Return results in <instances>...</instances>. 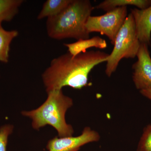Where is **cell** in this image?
<instances>
[{"mask_svg": "<svg viewBox=\"0 0 151 151\" xmlns=\"http://www.w3.org/2000/svg\"><path fill=\"white\" fill-rule=\"evenodd\" d=\"M137 56V60L132 66L135 86L140 91L151 89V58L148 45L141 43Z\"/></svg>", "mask_w": 151, "mask_h": 151, "instance_id": "52a82bcc", "label": "cell"}, {"mask_svg": "<svg viewBox=\"0 0 151 151\" xmlns=\"http://www.w3.org/2000/svg\"><path fill=\"white\" fill-rule=\"evenodd\" d=\"M72 0H47L38 15L37 19L55 16L60 13L71 3Z\"/></svg>", "mask_w": 151, "mask_h": 151, "instance_id": "8fae6325", "label": "cell"}, {"mask_svg": "<svg viewBox=\"0 0 151 151\" xmlns=\"http://www.w3.org/2000/svg\"><path fill=\"white\" fill-rule=\"evenodd\" d=\"M131 12L140 42L151 45V5L144 9H132Z\"/></svg>", "mask_w": 151, "mask_h": 151, "instance_id": "ba28073f", "label": "cell"}, {"mask_svg": "<svg viewBox=\"0 0 151 151\" xmlns=\"http://www.w3.org/2000/svg\"><path fill=\"white\" fill-rule=\"evenodd\" d=\"M13 126L6 124L0 128V151H7L9 136L12 133Z\"/></svg>", "mask_w": 151, "mask_h": 151, "instance_id": "9a60e30c", "label": "cell"}, {"mask_svg": "<svg viewBox=\"0 0 151 151\" xmlns=\"http://www.w3.org/2000/svg\"><path fill=\"white\" fill-rule=\"evenodd\" d=\"M140 44L134 17L130 13L116 36L114 48L106 61L105 73L107 76L110 77L116 71L123 58L136 57Z\"/></svg>", "mask_w": 151, "mask_h": 151, "instance_id": "277c9868", "label": "cell"}, {"mask_svg": "<svg viewBox=\"0 0 151 151\" xmlns=\"http://www.w3.org/2000/svg\"><path fill=\"white\" fill-rule=\"evenodd\" d=\"M140 92L143 96L151 100V89L140 90Z\"/></svg>", "mask_w": 151, "mask_h": 151, "instance_id": "2e32d148", "label": "cell"}, {"mask_svg": "<svg viewBox=\"0 0 151 151\" xmlns=\"http://www.w3.org/2000/svg\"><path fill=\"white\" fill-rule=\"evenodd\" d=\"M47 94V98L42 105L35 110L22 111V115L32 119L34 129L50 125L56 130L59 137H71L74 130L66 123L65 116L73 105V100L63 94L62 89L52 90Z\"/></svg>", "mask_w": 151, "mask_h": 151, "instance_id": "3957f363", "label": "cell"}, {"mask_svg": "<svg viewBox=\"0 0 151 151\" xmlns=\"http://www.w3.org/2000/svg\"><path fill=\"white\" fill-rule=\"evenodd\" d=\"M64 45L68 48V52L73 57L85 52L86 50L91 47L104 49L108 46L106 40L99 36L87 39H80L73 43L64 44Z\"/></svg>", "mask_w": 151, "mask_h": 151, "instance_id": "9c48e42d", "label": "cell"}, {"mask_svg": "<svg viewBox=\"0 0 151 151\" xmlns=\"http://www.w3.org/2000/svg\"><path fill=\"white\" fill-rule=\"evenodd\" d=\"M23 0H0V24L10 22L18 13Z\"/></svg>", "mask_w": 151, "mask_h": 151, "instance_id": "4fadbf2b", "label": "cell"}, {"mask_svg": "<svg viewBox=\"0 0 151 151\" xmlns=\"http://www.w3.org/2000/svg\"><path fill=\"white\" fill-rule=\"evenodd\" d=\"M137 151H151V123L144 129Z\"/></svg>", "mask_w": 151, "mask_h": 151, "instance_id": "5bb4252c", "label": "cell"}, {"mask_svg": "<svg viewBox=\"0 0 151 151\" xmlns=\"http://www.w3.org/2000/svg\"><path fill=\"white\" fill-rule=\"evenodd\" d=\"M99 133L89 127L84 128L81 135L77 137H55L47 142V151H78L82 146L100 139Z\"/></svg>", "mask_w": 151, "mask_h": 151, "instance_id": "8992f818", "label": "cell"}, {"mask_svg": "<svg viewBox=\"0 0 151 151\" xmlns=\"http://www.w3.org/2000/svg\"><path fill=\"white\" fill-rule=\"evenodd\" d=\"M19 32L17 30L7 31L0 24V61L7 63L9 61L10 44Z\"/></svg>", "mask_w": 151, "mask_h": 151, "instance_id": "7c38bea8", "label": "cell"}, {"mask_svg": "<svg viewBox=\"0 0 151 151\" xmlns=\"http://www.w3.org/2000/svg\"><path fill=\"white\" fill-rule=\"evenodd\" d=\"M127 7L117 8L103 15L90 16L86 21L85 27L90 33L99 32L106 36L114 45L116 36L128 16Z\"/></svg>", "mask_w": 151, "mask_h": 151, "instance_id": "5b68a950", "label": "cell"}, {"mask_svg": "<svg viewBox=\"0 0 151 151\" xmlns=\"http://www.w3.org/2000/svg\"><path fill=\"white\" fill-rule=\"evenodd\" d=\"M109 55L91 50L74 57L68 52L52 59L42 75L47 93L65 86L81 89L88 86L89 73L96 65L106 62Z\"/></svg>", "mask_w": 151, "mask_h": 151, "instance_id": "6da1fadb", "label": "cell"}, {"mask_svg": "<svg viewBox=\"0 0 151 151\" xmlns=\"http://www.w3.org/2000/svg\"><path fill=\"white\" fill-rule=\"evenodd\" d=\"M94 9L89 0H72L60 13L47 18L46 22L47 35L57 40L89 39L90 33L86 30L85 24Z\"/></svg>", "mask_w": 151, "mask_h": 151, "instance_id": "7a4b0ae2", "label": "cell"}, {"mask_svg": "<svg viewBox=\"0 0 151 151\" xmlns=\"http://www.w3.org/2000/svg\"><path fill=\"white\" fill-rule=\"evenodd\" d=\"M151 5V0H105L95 8L108 12L117 8L128 6H136L139 9H144Z\"/></svg>", "mask_w": 151, "mask_h": 151, "instance_id": "30bf717a", "label": "cell"}]
</instances>
